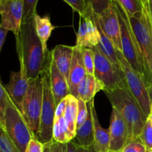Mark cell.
<instances>
[{
  "mask_svg": "<svg viewBox=\"0 0 152 152\" xmlns=\"http://www.w3.org/2000/svg\"><path fill=\"white\" fill-rule=\"evenodd\" d=\"M151 152H152V151H151Z\"/></svg>",
  "mask_w": 152,
  "mask_h": 152,
  "instance_id": "7dc6e473",
  "label": "cell"
},
{
  "mask_svg": "<svg viewBox=\"0 0 152 152\" xmlns=\"http://www.w3.org/2000/svg\"><path fill=\"white\" fill-rule=\"evenodd\" d=\"M99 39L100 34L94 22L93 11L90 6L87 13L84 16H80L76 45L80 48H93L99 45Z\"/></svg>",
  "mask_w": 152,
  "mask_h": 152,
  "instance_id": "7c38bea8",
  "label": "cell"
},
{
  "mask_svg": "<svg viewBox=\"0 0 152 152\" xmlns=\"http://www.w3.org/2000/svg\"><path fill=\"white\" fill-rule=\"evenodd\" d=\"M0 126L4 129L21 152L26 151L31 139L34 138L26 120L13 102L7 107Z\"/></svg>",
  "mask_w": 152,
  "mask_h": 152,
  "instance_id": "8992f818",
  "label": "cell"
},
{
  "mask_svg": "<svg viewBox=\"0 0 152 152\" xmlns=\"http://www.w3.org/2000/svg\"><path fill=\"white\" fill-rule=\"evenodd\" d=\"M74 46L58 45L50 52L52 58L58 69L68 82L70 68L72 62Z\"/></svg>",
  "mask_w": 152,
  "mask_h": 152,
  "instance_id": "e0dca14e",
  "label": "cell"
},
{
  "mask_svg": "<svg viewBox=\"0 0 152 152\" xmlns=\"http://www.w3.org/2000/svg\"><path fill=\"white\" fill-rule=\"evenodd\" d=\"M107 152H116V151H107Z\"/></svg>",
  "mask_w": 152,
  "mask_h": 152,
  "instance_id": "f6af8a7d",
  "label": "cell"
},
{
  "mask_svg": "<svg viewBox=\"0 0 152 152\" xmlns=\"http://www.w3.org/2000/svg\"><path fill=\"white\" fill-rule=\"evenodd\" d=\"M112 1L111 0H88L89 5L95 14L99 15L109 7Z\"/></svg>",
  "mask_w": 152,
  "mask_h": 152,
  "instance_id": "d6a6232c",
  "label": "cell"
},
{
  "mask_svg": "<svg viewBox=\"0 0 152 152\" xmlns=\"http://www.w3.org/2000/svg\"><path fill=\"white\" fill-rule=\"evenodd\" d=\"M149 94H150V96H151V102H152V84L149 88Z\"/></svg>",
  "mask_w": 152,
  "mask_h": 152,
  "instance_id": "7bdbcfd3",
  "label": "cell"
},
{
  "mask_svg": "<svg viewBox=\"0 0 152 152\" xmlns=\"http://www.w3.org/2000/svg\"><path fill=\"white\" fill-rule=\"evenodd\" d=\"M117 54L125 74L128 88L148 118L151 112L152 102L146 80L143 76L133 69L125 58L123 52L117 50Z\"/></svg>",
  "mask_w": 152,
  "mask_h": 152,
  "instance_id": "52a82bcc",
  "label": "cell"
},
{
  "mask_svg": "<svg viewBox=\"0 0 152 152\" xmlns=\"http://www.w3.org/2000/svg\"><path fill=\"white\" fill-rule=\"evenodd\" d=\"M38 0H23L24 13L22 23H26L34 19L37 13V5Z\"/></svg>",
  "mask_w": 152,
  "mask_h": 152,
  "instance_id": "f546056e",
  "label": "cell"
},
{
  "mask_svg": "<svg viewBox=\"0 0 152 152\" xmlns=\"http://www.w3.org/2000/svg\"><path fill=\"white\" fill-rule=\"evenodd\" d=\"M104 92L112 107L117 109L127 125L128 142L139 139L148 118L129 91L127 84L125 83L111 90L104 91Z\"/></svg>",
  "mask_w": 152,
  "mask_h": 152,
  "instance_id": "7a4b0ae2",
  "label": "cell"
},
{
  "mask_svg": "<svg viewBox=\"0 0 152 152\" xmlns=\"http://www.w3.org/2000/svg\"><path fill=\"white\" fill-rule=\"evenodd\" d=\"M112 1L118 13L119 20L121 26V42L123 49L122 52L133 69L143 76L145 79V71L142 55L136 37L132 31L127 13L118 1L116 0Z\"/></svg>",
  "mask_w": 152,
  "mask_h": 152,
  "instance_id": "277c9868",
  "label": "cell"
},
{
  "mask_svg": "<svg viewBox=\"0 0 152 152\" xmlns=\"http://www.w3.org/2000/svg\"><path fill=\"white\" fill-rule=\"evenodd\" d=\"M61 152H67L66 143H65V144H61Z\"/></svg>",
  "mask_w": 152,
  "mask_h": 152,
  "instance_id": "ab89813d",
  "label": "cell"
},
{
  "mask_svg": "<svg viewBox=\"0 0 152 152\" xmlns=\"http://www.w3.org/2000/svg\"><path fill=\"white\" fill-rule=\"evenodd\" d=\"M49 63H50V53L48 57L44 70L40 75L43 87V102L41 118H40L39 129L37 139L43 144L47 143L53 140V126L56 108V104L55 102L51 87H50Z\"/></svg>",
  "mask_w": 152,
  "mask_h": 152,
  "instance_id": "5b68a950",
  "label": "cell"
},
{
  "mask_svg": "<svg viewBox=\"0 0 152 152\" xmlns=\"http://www.w3.org/2000/svg\"><path fill=\"white\" fill-rule=\"evenodd\" d=\"M15 37L21 72L28 80L38 78L44 70L50 52L45 54L43 50L34 19L22 23L20 32Z\"/></svg>",
  "mask_w": 152,
  "mask_h": 152,
  "instance_id": "6da1fadb",
  "label": "cell"
},
{
  "mask_svg": "<svg viewBox=\"0 0 152 152\" xmlns=\"http://www.w3.org/2000/svg\"><path fill=\"white\" fill-rule=\"evenodd\" d=\"M67 102H68V96H67L65 99H62V100L56 105V113H55V119H58L63 117L64 114H65V109H66Z\"/></svg>",
  "mask_w": 152,
  "mask_h": 152,
  "instance_id": "74e56055",
  "label": "cell"
},
{
  "mask_svg": "<svg viewBox=\"0 0 152 152\" xmlns=\"http://www.w3.org/2000/svg\"><path fill=\"white\" fill-rule=\"evenodd\" d=\"M8 32V30L0 27V50H1V49H2L4 42H5L6 37H7V34Z\"/></svg>",
  "mask_w": 152,
  "mask_h": 152,
  "instance_id": "f35d334b",
  "label": "cell"
},
{
  "mask_svg": "<svg viewBox=\"0 0 152 152\" xmlns=\"http://www.w3.org/2000/svg\"><path fill=\"white\" fill-rule=\"evenodd\" d=\"M105 86L94 75L86 74L78 87V97L88 103L94 100L95 95L99 91H104Z\"/></svg>",
  "mask_w": 152,
  "mask_h": 152,
  "instance_id": "d6986e66",
  "label": "cell"
},
{
  "mask_svg": "<svg viewBox=\"0 0 152 152\" xmlns=\"http://www.w3.org/2000/svg\"><path fill=\"white\" fill-rule=\"evenodd\" d=\"M0 152H21L10 137L0 126Z\"/></svg>",
  "mask_w": 152,
  "mask_h": 152,
  "instance_id": "d4e9b609",
  "label": "cell"
},
{
  "mask_svg": "<svg viewBox=\"0 0 152 152\" xmlns=\"http://www.w3.org/2000/svg\"><path fill=\"white\" fill-rule=\"evenodd\" d=\"M23 13V0H0V27L18 35L22 28Z\"/></svg>",
  "mask_w": 152,
  "mask_h": 152,
  "instance_id": "30bf717a",
  "label": "cell"
},
{
  "mask_svg": "<svg viewBox=\"0 0 152 152\" xmlns=\"http://www.w3.org/2000/svg\"><path fill=\"white\" fill-rule=\"evenodd\" d=\"M127 15L140 50L145 79L150 88L152 84V18L149 4H144L142 11L137 14Z\"/></svg>",
  "mask_w": 152,
  "mask_h": 152,
  "instance_id": "3957f363",
  "label": "cell"
},
{
  "mask_svg": "<svg viewBox=\"0 0 152 152\" xmlns=\"http://www.w3.org/2000/svg\"><path fill=\"white\" fill-rule=\"evenodd\" d=\"M91 105L93 115L94 126V148L96 152H107L110 148V131L109 129H103L99 123L96 114L94 101L88 102Z\"/></svg>",
  "mask_w": 152,
  "mask_h": 152,
  "instance_id": "ac0fdd59",
  "label": "cell"
},
{
  "mask_svg": "<svg viewBox=\"0 0 152 152\" xmlns=\"http://www.w3.org/2000/svg\"><path fill=\"white\" fill-rule=\"evenodd\" d=\"M148 118L150 119V120H151V122L152 123V105H151V112H150V114H149V116H148Z\"/></svg>",
  "mask_w": 152,
  "mask_h": 152,
  "instance_id": "b9f144b4",
  "label": "cell"
},
{
  "mask_svg": "<svg viewBox=\"0 0 152 152\" xmlns=\"http://www.w3.org/2000/svg\"><path fill=\"white\" fill-rule=\"evenodd\" d=\"M94 20L97 22L105 35L111 39L117 50L123 51L121 42V26L118 13L113 1L108 9L101 14L96 15L93 12Z\"/></svg>",
  "mask_w": 152,
  "mask_h": 152,
  "instance_id": "8fae6325",
  "label": "cell"
},
{
  "mask_svg": "<svg viewBox=\"0 0 152 152\" xmlns=\"http://www.w3.org/2000/svg\"><path fill=\"white\" fill-rule=\"evenodd\" d=\"M44 152H61V143L52 140L44 144Z\"/></svg>",
  "mask_w": 152,
  "mask_h": 152,
  "instance_id": "8d00e7d4",
  "label": "cell"
},
{
  "mask_svg": "<svg viewBox=\"0 0 152 152\" xmlns=\"http://www.w3.org/2000/svg\"><path fill=\"white\" fill-rule=\"evenodd\" d=\"M111 1H114V0H111Z\"/></svg>",
  "mask_w": 152,
  "mask_h": 152,
  "instance_id": "bcb514c9",
  "label": "cell"
},
{
  "mask_svg": "<svg viewBox=\"0 0 152 152\" xmlns=\"http://www.w3.org/2000/svg\"><path fill=\"white\" fill-rule=\"evenodd\" d=\"M92 50L94 56V76L105 86L104 91L111 90L126 83L122 67L112 63L98 46L93 48Z\"/></svg>",
  "mask_w": 152,
  "mask_h": 152,
  "instance_id": "9c48e42d",
  "label": "cell"
},
{
  "mask_svg": "<svg viewBox=\"0 0 152 152\" xmlns=\"http://www.w3.org/2000/svg\"><path fill=\"white\" fill-rule=\"evenodd\" d=\"M141 1H142V4H147V3H148V0H141Z\"/></svg>",
  "mask_w": 152,
  "mask_h": 152,
  "instance_id": "ee69618b",
  "label": "cell"
},
{
  "mask_svg": "<svg viewBox=\"0 0 152 152\" xmlns=\"http://www.w3.org/2000/svg\"><path fill=\"white\" fill-rule=\"evenodd\" d=\"M148 4H149L150 12H151V16L152 18V0H148Z\"/></svg>",
  "mask_w": 152,
  "mask_h": 152,
  "instance_id": "60d3db41",
  "label": "cell"
},
{
  "mask_svg": "<svg viewBox=\"0 0 152 152\" xmlns=\"http://www.w3.org/2000/svg\"><path fill=\"white\" fill-rule=\"evenodd\" d=\"M94 22L95 23H96V26H97L98 29H99V34H100V39H99V45H97L98 48H99V50L102 52V53H103L105 56H106L107 57H108V59H109L112 63H114V65H116L117 66L121 67L120 61H119L118 57H117V49L114 47V44H113L112 42L111 41V39L105 35V34L103 32L102 28L99 27V25H98L97 22L95 20Z\"/></svg>",
  "mask_w": 152,
  "mask_h": 152,
  "instance_id": "603a6c76",
  "label": "cell"
},
{
  "mask_svg": "<svg viewBox=\"0 0 152 152\" xmlns=\"http://www.w3.org/2000/svg\"><path fill=\"white\" fill-rule=\"evenodd\" d=\"M4 86L13 103L22 113L24 99L29 86L28 77L24 75L20 70L19 71H11L10 81Z\"/></svg>",
  "mask_w": 152,
  "mask_h": 152,
  "instance_id": "5bb4252c",
  "label": "cell"
},
{
  "mask_svg": "<svg viewBox=\"0 0 152 152\" xmlns=\"http://www.w3.org/2000/svg\"><path fill=\"white\" fill-rule=\"evenodd\" d=\"M82 49L83 48L77 45L74 46L72 62L68 77L69 94L77 98L78 97L79 86L87 74L83 62Z\"/></svg>",
  "mask_w": 152,
  "mask_h": 152,
  "instance_id": "9a60e30c",
  "label": "cell"
},
{
  "mask_svg": "<svg viewBox=\"0 0 152 152\" xmlns=\"http://www.w3.org/2000/svg\"><path fill=\"white\" fill-rule=\"evenodd\" d=\"M34 20L36 32L42 45L43 50L45 54H48L49 50H48L47 42L51 36V33L54 30L55 27L52 25L50 16L48 15L41 16L36 13L34 17Z\"/></svg>",
  "mask_w": 152,
  "mask_h": 152,
  "instance_id": "44dd1931",
  "label": "cell"
},
{
  "mask_svg": "<svg viewBox=\"0 0 152 152\" xmlns=\"http://www.w3.org/2000/svg\"><path fill=\"white\" fill-rule=\"evenodd\" d=\"M82 53L86 73L90 75H94V56L92 48H83Z\"/></svg>",
  "mask_w": 152,
  "mask_h": 152,
  "instance_id": "f1b7e54d",
  "label": "cell"
},
{
  "mask_svg": "<svg viewBox=\"0 0 152 152\" xmlns=\"http://www.w3.org/2000/svg\"><path fill=\"white\" fill-rule=\"evenodd\" d=\"M66 148L67 152H96L94 145L89 147L83 146L72 140L67 142Z\"/></svg>",
  "mask_w": 152,
  "mask_h": 152,
  "instance_id": "e575fe53",
  "label": "cell"
},
{
  "mask_svg": "<svg viewBox=\"0 0 152 152\" xmlns=\"http://www.w3.org/2000/svg\"><path fill=\"white\" fill-rule=\"evenodd\" d=\"M43 102V87L41 76L29 80V86L24 99L22 114L31 129L34 137L37 138L40 126Z\"/></svg>",
  "mask_w": 152,
  "mask_h": 152,
  "instance_id": "ba28073f",
  "label": "cell"
},
{
  "mask_svg": "<svg viewBox=\"0 0 152 152\" xmlns=\"http://www.w3.org/2000/svg\"><path fill=\"white\" fill-rule=\"evenodd\" d=\"M139 140L145 145L147 152L152 151V123L150 119H147L139 137Z\"/></svg>",
  "mask_w": 152,
  "mask_h": 152,
  "instance_id": "484cf974",
  "label": "cell"
},
{
  "mask_svg": "<svg viewBox=\"0 0 152 152\" xmlns=\"http://www.w3.org/2000/svg\"><path fill=\"white\" fill-rule=\"evenodd\" d=\"M49 71H50V87H51L55 102L57 105L62 99L70 94L69 86H68V80L56 67L50 53Z\"/></svg>",
  "mask_w": 152,
  "mask_h": 152,
  "instance_id": "2e32d148",
  "label": "cell"
},
{
  "mask_svg": "<svg viewBox=\"0 0 152 152\" xmlns=\"http://www.w3.org/2000/svg\"><path fill=\"white\" fill-rule=\"evenodd\" d=\"M25 152H44V144L37 138H33L28 143Z\"/></svg>",
  "mask_w": 152,
  "mask_h": 152,
  "instance_id": "d590c367",
  "label": "cell"
},
{
  "mask_svg": "<svg viewBox=\"0 0 152 152\" xmlns=\"http://www.w3.org/2000/svg\"><path fill=\"white\" fill-rule=\"evenodd\" d=\"M13 102L10 96L4 88L2 82H0V123L4 120L5 111L7 107Z\"/></svg>",
  "mask_w": 152,
  "mask_h": 152,
  "instance_id": "83f0119b",
  "label": "cell"
},
{
  "mask_svg": "<svg viewBox=\"0 0 152 152\" xmlns=\"http://www.w3.org/2000/svg\"><path fill=\"white\" fill-rule=\"evenodd\" d=\"M77 110H78V99L73 95L68 96L66 109L64 114V118L68 126V142L74 139L77 132Z\"/></svg>",
  "mask_w": 152,
  "mask_h": 152,
  "instance_id": "7402d4cb",
  "label": "cell"
},
{
  "mask_svg": "<svg viewBox=\"0 0 152 152\" xmlns=\"http://www.w3.org/2000/svg\"><path fill=\"white\" fill-rule=\"evenodd\" d=\"M109 131V151L121 152L129 142V130L121 114L114 107H112Z\"/></svg>",
  "mask_w": 152,
  "mask_h": 152,
  "instance_id": "4fadbf2b",
  "label": "cell"
},
{
  "mask_svg": "<svg viewBox=\"0 0 152 152\" xmlns=\"http://www.w3.org/2000/svg\"><path fill=\"white\" fill-rule=\"evenodd\" d=\"M88 114V103L82 99H78V110H77V129H80L83 123L86 122Z\"/></svg>",
  "mask_w": 152,
  "mask_h": 152,
  "instance_id": "1f68e13d",
  "label": "cell"
},
{
  "mask_svg": "<svg viewBox=\"0 0 152 152\" xmlns=\"http://www.w3.org/2000/svg\"><path fill=\"white\" fill-rule=\"evenodd\" d=\"M53 140L61 144L68 142V126L64 117L54 119L53 126Z\"/></svg>",
  "mask_w": 152,
  "mask_h": 152,
  "instance_id": "cb8c5ba5",
  "label": "cell"
},
{
  "mask_svg": "<svg viewBox=\"0 0 152 152\" xmlns=\"http://www.w3.org/2000/svg\"><path fill=\"white\" fill-rule=\"evenodd\" d=\"M63 1L69 4L73 10L77 12L80 16H84L90 7L88 0H63Z\"/></svg>",
  "mask_w": 152,
  "mask_h": 152,
  "instance_id": "4dcf8cb0",
  "label": "cell"
},
{
  "mask_svg": "<svg viewBox=\"0 0 152 152\" xmlns=\"http://www.w3.org/2000/svg\"><path fill=\"white\" fill-rule=\"evenodd\" d=\"M125 9L129 15H134L140 13L143 9L144 4L141 0H116Z\"/></svg>",
  "mask_w": 152,
  "mask_h": 152,
  "instance_id": "4316f807",
  "label": "cell"
},
{
  "mask_svg": "<svg viewBox=\"0 0 152 152\" xmlns=\"http://www.w3.org/2000/svg\"><path fill=\"white\" fill-rule=\"evenodd\" d=\"M121 152H147L146 148L139 139L128 142Z\"/></svg>",
  "mask_w": 152,
  "mask_h": 152,
  "instance_id": "836d02e7",
  "label": "cell"
},
{
  "mask_svg": "<svg viewBox=\"0 0 152 152\" xmlns=\"http://www.w3.org/2000/svg\"><path fill=\"white\" fill-rule=\"evenodd\" d=\"M88 114L86 122L80 129H77L75 138L80 145L89 147L94 144V126L90 104L88 103Z\"/></svg>",
  "mask_w": 152,
  "mask_h": 152,
  "instance_id": "ffe728a7",
  "label": "cell"
}]
</instances>
